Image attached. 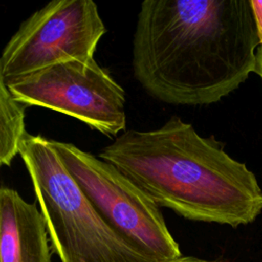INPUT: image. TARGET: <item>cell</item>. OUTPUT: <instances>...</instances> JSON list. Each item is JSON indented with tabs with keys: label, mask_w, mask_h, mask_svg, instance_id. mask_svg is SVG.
Returning <instances> with one entry per match:
<instances>
[{
	"label": "cell",
	"mask_w": 262,
	"mask_h": 262,
	"mask_svg": "<svg viewBox=\"0 0 262 262\" xmlns=\"http://www.w3.org/2000/svg\"><path fill=\"white\" fill-rule=\"evenodd\" d=\"M259 47L251 0H144L132 70L159 101L208 105L257 73Z\"/></svg>",
	"instance_id": "obj_1"
},
{
	"label": "cell",
	"mask_w": 262,
	"mask_h": 262,
	"mask_svg": "<svg viewBox=\"0 0 262 262\" xmlns=\"http://www.w3.org/2000/svg\"><path fill=\"white\" fill-rule=\"evenodd\" d=\"M98 157L159 207L191 221L236 227L253 222L262 211L255 174L214 136L200 135L178 116L154 130L124 131Z\"/></svg>",
	"instance_id": "obj_2"
},
{
	"label": "cell",
	"mask_w": 262,
	"mask_h": 262,
	"mask_svg": "<svg viewBox=\"0 0 262 262\" xmlns=\"http://www.w3.org/2000/svg\"><path fill=\"white\" fill-rule=\"evenodd\" d=\"M21 158L60 262H160L115 230L61 162L51 140L27 132Z\"/></svg>",
	"instance_id": "obj_3"
},
{
	"label": "cell",
	"mask_w": 262,
	"mask_h": 262,
	"mask_svg": "<svg viewBox=\"0 0 262 262\" xmlns=\"http://www.w3.org/2000/svg\"><path fill=\"white\" fill-rule=\"evenodd\" d=\"M50 140L72 177L115 230L160 262L183 256L160 207L118 168L74 143Z\"/></svg>",
	"instance_id": "obj_4"
},
{
	"label": "cell",
	"mask_w": 262,
	"mask_h": 262,
	"mask_svg": "<svg viewBox=\"0 0 262 262\" xmlns=\"http://www.w3.org/2000/svg\"><path fill=\"white\" fill-rule=\"evenodd\" d=\"M106 28L92 0H52L26 18L0 57V81L9 85L52 64L94 58Z\"/></svg>",
	"instance_id": "obj_5"
},
{
	"label": "cell",
	"mask_w": 262,
	"mask_h": 262,
	"mask_svg": "<svg viewBox=\"0 0 262 262\" xmlns=\"http://www.w3.org/2000/svg\"><path fill=\"white\" fill-rule=\"evenodd\" d=\"M27 106L75 118L107 137L126 131V95L94 58L58 62L6 85Z\"/></svg>",
	"instance_id": "obj_6"
},
{
	"label": "cell",
	"mask_w": 262,
	"mask_h": 262,
	"mask_svg": "<svg viewBox=\"0 0 262 262\" xmlns=\"http://www.w3.org/2000/svg\"><path fill=\"white\" fill-rule=\"evenodd\" d=\"M44 216L17 190L0 188V262H51Z\"/></svg>",
	"instance_id": "obj_7"
},
{
	"label": "cell",
	"mask_w": 262,
	"mask_h": 262,
	"mask_svg": "<svg viewBox=\"0 0 262 262\" xmlns=\"http://www.w3.org/2000/svg\"><path fill=\"white\" fill-rule=\"evenodd\" d=\"M28 106L17 101L7 86L0 81V164L10 166L19 145L27 134L26 108Z\"/></svg>",
	"instance_id": "obj_8"
},
{
	"label": "cell",
	"mask_w": 262,
	"mask_h": 262,
	"mask_svg": "<svg viewBox=\"0 0 262 262\" xmlns=\"http://www.w3.org/2000/svg\"><path fill=\"white\" fill-rule=\"evenodd\" d=\"M254 19L256 24V29L258 33V38L260 41V46H262V1L251 0Z\"/></svg>",
	"instance_id": "obj_9"
},
{
	"label": "cell",
	"mask_w": 262,
	"mask_h": 262,
	"mask_svg": "<svg viewBox=\"0 0 262 262\" xmlns=\"http://www.w3.org/2000/svg\"><path fill=\"white\" fill-rule=\"evenodd\" d=\"M168 262H222V261H215V260H205L193 256H181L177 259L168 261Z\"/></svg>",
	"instance_id": "obj_10"
},
{
	"label": "cell",
	"mask_w": 262,
	"mask_h": 262,
	"mask_svg": "<svg viewBox=\"0 0 262 262\" xmlns=\"http://www.w3.org/2000/svg\"><path fill=\"white\" fill-rule=\"evenodd\" d=\"M257 57H258V67H257V73L256 74L259 75L262 79V46L259 47Z\"/></svg>",
	"instance_id": "obj_11"
}]
</instances>
